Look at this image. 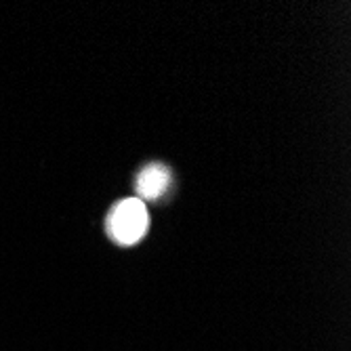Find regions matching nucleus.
Instances as JSON below:
<instances>
[{"mask_svg":"<svg viewBox=\"0 0 351 351\" xmlns=\"http://www.w3.org/2000/svg\"><path fill=\"white\" fill-rule=\"evenodd\" d=\"M147 228H149V215L139 198H126L118 202L106 219L108 236L120 246L137 244L147 234Z\"/></svg>","mask_w":351,"mask_h":351,"instance_id":"f257e3e1","label":"nucleus"},{"mask_svg":"<svg viewBox=\"0 0 351 351\" xmlns=\"http://www.w3.org/2000/svg\"><path fill=\"white\" fill-rule=\"evenodd\" d=\"M173 185V173L162 162L145 165L135 177V191L139 200H160Z\"/></svg>","mask_w":351,"mask_h":351,"instance_id":"f03ea898","label":"nucleus"}]
</instances>
